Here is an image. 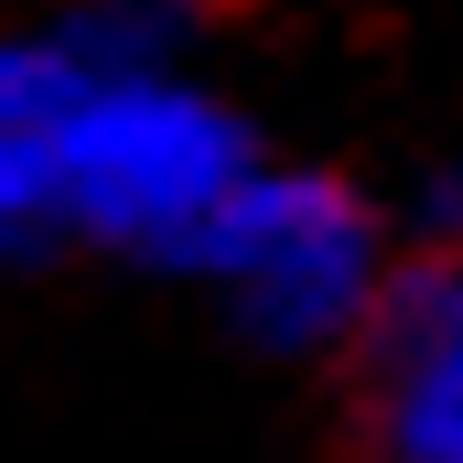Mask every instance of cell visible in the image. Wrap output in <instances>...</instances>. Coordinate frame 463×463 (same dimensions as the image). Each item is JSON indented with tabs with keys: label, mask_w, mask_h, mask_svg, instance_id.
Here are the masks:
<instances>
[{
	"label": "cell",
	"mask_w": 463,
	"mask_h": 463,
	"mask_svg": "<svg viewBox=\"0 0 463 463\" xmlns=\"http://www.w3.org/2000/svg\"><path fill=\"white\" fill-rule=\"evenodd\" d=\"M43 162L65 237H98L129 259H194L205 216L259 162L227 98H205L184 65H65L43 87Z\"/></svg>",
	"instance_id": "1"
},
{
	"label": "cell",
	"mask_w": 463,
	"mask_h": 463,
	"mask_svg": "<svg viewBox=\"0 0 463 463\" xmlns=\"http://www.w3.org/2000/svg\"><path fill=\"white\" fill-rule=\"evenodd\" d=\"M184 269H205L227 291L259 345H335L388 291L377 216L355 205L335 173H269V162L237 173V194L205 216Z\"/></svg>",
	"instance_id": "2"
},
{
	"label": "cell",
	"mask_w": 463,
	"mask_h": 463,
	"mask_svg": "<svg viewBox=\"0 0 463 463\" xmlns=\"http://www.w3.org/2000/svg\"><path fill=\"white\" fill-rule=\"evenodd\" d=\"M366 431H377V463H463V259H431L377 291Z\"/></svg>",
	"instance_id": "3"
},
{
	"label": "cell",
	"mask_w": 463,
	"mask_h": 463,
	"mask_svg": "<svg viewBox=\"0 0 463 463\" xmlns=\"http://www.w3.org/2000/svg\"><path fill=\"white\" fill-rule=\"evenodd\" d=\"M43 87H54V43H43ZM43 87L0 109V259H33L43 237H65L54 216V162H43Z\"/></svg>",
	"instance_id": "4"
},
{
	"label": "cell",
	"mask_w": 463,
	"mask_h": 463,
	"mask_svg": "<svg viewBox=\"0 0 463 463\" xmlns=\"http://www.w3.org/2000/svg\"><path fill=\"white\" fill-rule=\"evenodd\" d=\"M184 43H194V0H87L54 33L65 65H184Z\"/></svg>",
	"instance_id": "5"
},
{
	"label": "cell",
	"mask_w": 463,
	"mask_h": 463,
	"mask_svg": "<svg viewBox=\"0 0 463 463\" xmlns=\"http://www.w3.org/2000/svg\"><path fill=\"white\" fill-rule=\"evenodd\" d=\"M43 87V43H0V109Z\"/></svg>",
	"instance_id": "6"
},
{
	"label": "cell",
	"mask_w": 463,
	"mask_h": 463,
	"mask_svg": "<svg viewBox=\"0 0 463 463\" xmlns=\"http://www.w3.org/2000/svg\"><path fill=\"white\" fill-rule=\"evenodd\" d=\"M431 227H463V184H431Z\"/></svg>",
	"instance_id": "7"
}]
</instances>
